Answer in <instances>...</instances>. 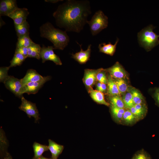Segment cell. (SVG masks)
<instances>
[{
  "instance_id": "1",
  "label": "cell",
  "mask_w": 159,
  "mask_h": 159,
  "mask_svg": "<svg viewBox=\"0 0 159 159\" xmlns=\"http://www.w3.org/2000/svg\"><path fill=\"white\" fill-rule=\"evenodd\" d=\"M91 13L89 1L68 0L58 6L53 16L57 26L66 32L79 33Z\"/></svg>"
},
{
  "instance_id": "2",
  "label": "cell",
  "mask_w": 159,
  "mask_h": 159,
  "mask_svg": "<svg viewBox=\"0 0 159 159\" xmlns=\"http://www.w3.org/2000/svg\"><path fill=\"white\" fill-rule=\"evenodd\" d=\"M40 36L51 42L54 49L63 50L68 45L69 38L66 32L55 28L51 23L47 22L39 28Z\"/></svg>"
},
{
  "instance_id": "3",
  "label": "cell",
  "mask_w": 159,
  "mask_h": 159,
  "mask_svg": "<svg viewBox=\"0 0 159 159\" xmlns=\"http://www.w3.org/2000/svg\"><path fill=\"white\" fill-rule=\"evenodd\" d=\"M154 29L152 25H149L142 29L138 34L140 44L147 51L150 50L159 44V35L154 32Z\"/></svg>"
},
{
  "instance_id": "4",
  "label": "cell",
  "mask_w": 159,
  "mask_h": 159,
  "mask_svg": "<svg viewBox=\"0 0 159 159\" xmlns=\"http://www.w3.org/2000/svg\"><path fill=\"white\" fill-rule=\"evenodd\" d=\"M87 23L92 34L95 36L107 27L108 18L102 10H99L95 13L90 21H87Z\"/></svg>"
},
{
  "instance_id": "5",
  "label": "cell",
  "mask_w": 159,
  "mask_h": 159,
  "mask_svg": "<svg viewBox=\"0 0 159 159\" xmlns=\"http://www.w3.org/2000/svg\"><path fill=\"white\" fill-rule=\"evenodd\" d=\"M4 83L5 87L16 96L20 98L23 96L22 93L23 85L21 79L9 76Z\"/></svg>"
},
{
  "instance_id": "6",
  "label": "cell",
  "mask_w": 159,
  "mask_h": 159,
  "mask_svg": "<svg viewBox=\"0 0 159 159\" xmlns=\"http://www.w3.org/2000/svg\"><path fill=\"white\" fill-rule=\"evenodd\" d=\"M54 49L53 46L46 47L43 45L40 53V57L42 59V62L43 63L47 61L50 60L53 62L56 65H61L62 62L59 56L54 53Z\"/></svg>"
},
{
  "instance_id": "7",
  "label": "cell",
  "mask_w": 159,
  "mask_h": 159,
  "mask_svg": "<svg viewBox=\"0 0 159 159\" xmlns=\"http://www.w3.org/2000/svg\"><path fill=\"white\" fill-rule=\"evenodd\" d=\"M21 99V103L19 108L25 112L29 118L32 117L35 121H38L40 119L39 115L35 104L27 100L23 96Z\"/></svg>"
},
{
  "instance_id": "8",
  "label": "cell",
  "mask_w": 159,
  "mask_h": 159,
  "mask_svg": "<svg viewBox=\"0 0 159 159\" xmlns=\"http://www.w3.org/2000/svg\"><path fill=\"white\" fill-rule=\"evenodd\" d=\"M51 78L50 76L44 77V78L40 81L29 82L23 85L22 89V94L26 93L29 95L37 93L44 84L50 80Z\"/></svg>"
},
{
  "instance_id": "9",
  "label": "cell",
  "mask_w": 159,
  "mask_h": 159,
  "mask_svg": "<svg viewBox=\"0 0 159 159\" xmlns=\"http://www.w3.org/2000/svg\"><path fill=\"white\" fill-rule=\"evenodd\" d=\"M16 0H2L0 2V14L7 16L18 9Z\"/></svg>"
},
{
  "instance_id": "10",
  "label": "cell",
  "mask_w": 159,
  "mask_h": 159,
  "mask_svg": "<svg viewBox=\"0 0 159 159\" xmlns=\"http://www.w3.org/2000/svg\"><path fill=\"white\" fill-rule=\"evenodd\" d=\"M29 14L28 9L26 8H18L10 14L8 16L14 21V25L21 24L25 21Z\"/></svg>"
},
{
  "instance_id": "11",
  "label": "cell",
  "mask_w": 159,
  "mask_h": 159,
  "mask_svg": "<svg viewBox=\"0 0 159 159\" xmlns=\"http://www.w3.org/2000/svg\"><path fill=\"white\" fill-rule=\"evenodd\" d=\"M101 69H87L85 70L83 82L89 89L92 88V86L95 84L97 81V74Z\"/></svg>"
},
{
  "instance_id": "12",
  "label": "cell",
  "mask_w": 159,
  "mask_h": 159,
  "mask_svg": "<svg viewBox=\"0 0 159 159\" xmlns=\"http://www.w3.org/2000/svg\"><path fill=\"white\" fill-rule=\"evenodd\" d=\"M76 42L80 46V50L74 54H72V57L80 64H85L90 59L92 45L89 44L87 49L84 51L82 48V44H80L77 42Z\"/></svg>"
},
{
  "instance_id": "13",
  "label": "cell",
  "mask_w": 159,
  "mask_h": 159,
  "mask_svg": "<svg viewBox=\"0 0 159 159\" xmlns=\"http://www.w3.org/2000/svg\"><path fill=\"white\" fill-rule=\"evenodd\" d=\"M109 72L110 76L116 79H124L126 74L122 66L118 62L107 70Z\"/></svg>"
},
{
  "instance_id": "14",
  "label": "cell",
  "mask_w": 159,
  "mask_h": 159,
  "mask_svg": "<svg viewBox=\"0 0 159 159\" xmlns=\"http://www.w3.org/2000/svg\"><path fill=\"white\" fill-rule=\"evenodd\" d=\"M44 77L39 74L35 70L30 69L27 70L25 75L21 80L23 85L28 82L40 81Z\"/></svg>"
},
{
  "instance_id": "15",
  "label": "cell",
  "mask_w": 159,
  "mask_h": 159,
  "mask_svg": "<svg viewBox=\"0 0 159 159\" xmlns=\"http://www.w3.org/2000/svg\"><path fill=\"white\" fill-rule=\"evenodd\" d=\"M138 120L143 118L147 112V108L144 104L134 105L129 109Z\"/></svg>"
},
{
  "instance_id": "16",
  "label": "cell",
  "mask_w": 159,
  "mask_h": 159,
  "mask_svg": "<svg viewBox=\"0 0 159 159\" xmlns=\"http://www.w3.org/2000/svg\"><path fill=\"white\" fill-rule=\"evenodd\" d=\"M119 40V39H117L114 44H112L110 42L107 44L105 43L100 44L98 47L100 52L112 56L115 51L117 45Z\"/></svg>"
},
{
  "instance_id": "17",
  "label": "cell",
  "mask_w": 159,
  "mask_h": 159,
  "mask_svg": "<svg viewBox=\"0 0 159 159\" xmlns=\"http://www.w3.org/2000/svg\"><path fill=\"white\" fill-rule=\"evenodd\" d=\"M48 142L49 150L52 154V158L57 159L63 150V146L57 144L51 139L49 140Z\"/></svg>"
},
{
  "instance_id": "18",
  "label": "cell",
  "mask_w": 159,
  "mask_h": 159,
  "mask_svg": "<svg viewBox=\"0 0 159 159\" xmlns=\"http://www.w3.org/2000/svg\"><path fill=\"white\" fill-rule=\"evenodd\" d=\"M89 92L92 98L97 103L107 106L110 105L105 99L103 93L98 90H94L92 88L89 89Z\"/></svg>"
},
{
  "instance_id": "19",
  "label": "cell",
  "mask_w": 159,
  "mask_h": 159,
  "mask_svg": "<svg viewBox=\"0 0 159 159\" xmlns=\"http://www.w3.org/2000/svg\"><path fill=\"white\" fill-rule=\"evenodd\" d=\"M107 92L110 96H120L121 94L115 80L111 76H109L107 79Z\"/></svg>"
},
{
  "instance_id": "20",
  "label": "cell",
  "mask_w": 159,
  "mask_h": 159,
  "mask_svg": "<svg viewBox=\"0 0 159 159\" xmlns=\"http://www.w3.org/2000/svg\"><path fill=\"white\" fill-rule=\"evenodd\" d=\"M41 48L40 45L33 42L28 48L27 57L34 58L39 59L41 58L40 53Z\"/></svg>"
},
{
  "instance_id": "21",
  "label": "cell",
  "mask_w": 159,
  "mask_h": 159,
  "mask_svg": "<svg viewBox=\"0 0 159 159\" xmlns=\"http://www.w3.org/2000/svg\"><path fill=\"white\" fill-rule=\"evenodd\" d=\"M110 110L112 117L117 122H122L123 115L125 110L110 105Z\"/></svg>"
},
{
  "instance_id": "22",
  "label": "cell",
  "mask_w": 159,
  "mask_h": 159,
  "mask_svg": "<svg viewBox=\"0 0 159 159\" xmlns=\"http://www.w3.org/2000/svg\"><path fill=\"white\" fill-rule=\"evenodd\" d=\"M14 26L18 37L29 34V25L26 21L19 24L14 25Z\"/></svg>"
},
{
  "instance_id": "23",
  "label": "cell",
  "mask_w": 159,
  "mask_h": 159,
  "mask_svg": "<svg viewBox=\"0 0 159 159\" xmlns=\"http://www.w3.org/2000/svg\"><path fill=\"white\" fill-rule=\"evenodd\" d=\"M34 152V159H38L42 156V154L49 150L48 146L37 142H34L33 145Z\"/></svg>"
},
{
  "instance_id": "24",
  "label": "cell",
  "mask_w": 159,
  "mask_h": 159,
  "mask_svg": "<svg viewBox=\"0 0 159 159\" xmlns=\"http://www.w3.org/2000/svg\"><path fill=\"white\" fill-rule=\"evenodd\" d=\"M139 120L129 109L125 110L122 118V122L127 125H132Z\"/></svg>"
},
{
  "instance_id": "25",
  "label": "cell",
  "mask_w": 159,
  "mask_h": 159,
  "mask_svg": "<svg viewBox=\"0 0 159 159\" xmlns=\"http://www.w3.org/2000/svg\"><path fill=\"white\" fill-rule=\"evenodd\" d=\"M33 42L29 37V34L20 36L18 37L16 47L28 48Z\"/></svg>"
},
{
  "instance_id": "26",
  "label": "cell",
  "mask_w": 159,
  "mask_h": 159,
  "mask_svg": "<svg viewBox=\"0 0 159 159\" xmlns=\"http://www.w3.org/2000/svg\"><path fill=\"white\" fill-rule=\"evenodd\" d=\"M26 58L22 54L15 52L12 59L10 61L9 67L11 68L21 65Z\"/></svg>"
},
{
  "instance_id": "27",
  "label": "cell",
  "mask_w": 159,
  "mask_h": 159,
  "mask_svg": "<svg viewBox=\"0 0 159 159\" xmlns=\"http://www.w3.org/2000/svg\"><path fill=\"white\" fill-rule=\"evenodd\" d=\"M109 99L111 105L119 108L125 109L122 98L120 96L115 95L110 96Z\"/></svg>"
},
{
  "instance_id": "28",
  "label": "cell",
  "mask_w": 159,
  "mask_h": 159,
  "mask_svg": "<svg viewBox=\"0 0 159 159\" xmlns=\"http://www.w3.org/2000/svg\"><path fill=\"white\" fill-rule=\"evenodd\" d=\"M132 97L134 105L144 104L143 97L140 92L135 89H132L130 91Z\"/></svg>"
},
{
  "instance_id": "29",
  "label": "cell",
  "mask_w": 159,
  "mask_h": 159,
  "mask_svg": "<svg viewBox=\"0 0 159 159\" xmlns=\"http://www.w3.org/2000/svg\"><path fill=\"white\" fill-rule=\"evenodd\" d=\"M122 99L124 104L125 109H129L134 105L132 94L130 92L125 93Z\"/></svg>"
},
{
  "instance_id": "30",
  "label": "cell",
  "mask_w": 159,
  "mask_h": 159,
  "mask_svg": "<svg viewBox=\"0 0 159 159\" xmlns=\"http://www.w3.org/2000/svg\"><path fill=\"white\" fill-rule=\"evenodd\" d=\"M115 81L120 94L127 92L129 89L128 86L124 79H116Z\"/></svg>"
},
{
  "instance_id": "31",
  "label": "cell",
  "mask_w": 159,
  "mask_h": 159,
  "mask_svg": "<svg viewBox=\"0 0 159 159\" xmlns=\"http://www.w3.org/2000/svg\"><path fill=\"white\" fill-rule=\"evenodd\" d=\"M10 68L9 66L1 67L0 68V82L4 83L9 76L8 72Z\"/></svg>"
},
{
  "instance_id": "32",
  "label": "cell",
  "mask_w": 159,
  "mask_h": 159,
  "mask_svg": "<svg viewBox=\"0 0 159 159\" xmlns=\"http://www.w3.org/2000/svg\"><path fill=\"white\" fill-rule=\"evenodd\" d=\"M104 70H105L101 68L97 73L96 76L97 80L101 83L107 84V78Z\"/></svg>"
},
{
  "instance_id": "33",
  "label": "cell",
  "mask_w": 159,
  "mask_h": 159,
  "mask_svg": "<svg viewBox=\"0 0 159 159\" xmlns=\"http://www.w3.org/2000/svg\"><path fill=\"white\" fill-rule=\"evenodd\" d=\"M131 159H151L150 156L143 150L137 153Z\"/></svg>"
},
{
  "instance_id": "34",
  "label": "cell",
  "mask_w": 159,
  "mask_h": 159,
  "mask_svg": "<svg viewBox=\"0 0 159 159\" xmlns=\"http://www.w3.org/2000/svg\"><path fill=\"white\" fill-rule=\"evenodd\" d=\"M15 52L19 53L26 57L28 56V48L25 47H16Z\"/></svg>"
},
{
  "instance_id": "35",
  "label": "cell",
  "mask_w": 159,
  "mask_h": 159,
  "mask_svg": "<svg viewBox=\"0 0 159 159\" xmlns=\"http://www.w3.org/2000/svg\"><path fill=\"white\" fill-rule=\"evenodd\" d=\"M153 96L156 102L159 105V88L155 89Z\"/></svg>"
},
{
  "instance_id": "36",
  "label": "cell",
  "mask_w": 159,
  "mask_h": 159,
  "mask_svg": "<svg viewBox=\"0 0 159 159\" xmlns=\"http://www.w3.org/2000/svg\"><path fill=\"white\" fill-rule=\"evenodd\" d=\"M107 89V87L106 84L101 83V87L100 92H105Z\"/></svg>"
},
{
  "instance_id": "37",
  "label": "cell",
  "mask_w": 159,
  "mask_h": 159,
  "mask_svg": "<svg viewBox=\"0 0 159 159\" xmlns=\"http://www.w3.org/2000/svg\"><path fill=\"white\" fill-rule=\"evenodd\" d=\"M101 85V83L100 82L97 83L96 84V90L100 91Z\"/></svg>"
},
{
  "instance_id": "38",
  "label": "cell",
  "mask_w": 159,
  "mask_h": 159,
  "mask_svg": "<svg viewBox=\"0 0 159 159\" xmlns=\"http://www.w3.org/2000/svg\"><path fill=\"white\" fill-rule=\"evenodd\" d=\"M61 0H45V1L46 2H51L52 3H55L56 2H57L59 1H61Z\"/></svg>"
},
{
  "instance_id": "39",
  "label": "cell",
  "mask_w": 159,
  "mask_h": 159,
  "mask_svg": "<svg viewBox=\"0 0 159 159\" xmlns=\"http://www.w3.org/2000/svg\"><path fill=\"white\" fill-rule=\"evenodd\" d=\"M3 159H13L11 155L7 153L6 156Z\"/></svg>"
},
{
  "instance_id": "40",
  "label": "cell",
  "mask_w": 159,
  "mask_h": 159,
  "mask_svg": "<svg viewBox=\"0 0 159 159\" xmlns=\"http://www.w3.org/2000/svg\"><path fill=\"white\" fill-rule=\"evenodd\" d=\"M38 159H51L50 158H46L45 157H43V156H42L41 157H40Z\"/></svg>"
},
{
  "instance_id": "41",
  "label": "cell",
  "mask_w": 159,
  "mask_h": 159,
  "mask_svg": "<svg viewBox=\"0 0 159 159\" xmlns=\"http://www.w3.org/2000/svg\"><path fill=\"white\" fill-rule=\"evenodd\" d=\"M51 159H52V158H51Z\"/></svg>"
},
{
  "instance_id": "42",
  "label": "cell",
  "mask_w": 159,
  "mask_h": 159,
  "mask_svg": "<svg viewBox=\"0 0 159 159\" xmlns=\"http://www.w3.org/2000/svg\"></svg>"
}]
</instances>
